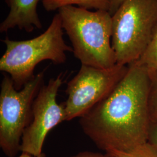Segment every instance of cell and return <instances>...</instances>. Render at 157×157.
<instances>
[{"instance_id": "obj_1", "label": "cell", "mask_w": 157, "mask_h": 157, "mask_svg": "<svg viewBox=\"0 0 157 157\" xmlns=\"http://www.w3.org/2000/svg\"><path fill=\"white\" fill-rule=\"evenodd\" d=\"M128 66L112 91L79 120L84 134L105 152H130L148 142L150 71L138 61Z\"/></svg>"}, {"instance_id": "obj_2", "label": "cell", "mask_w": 157, "mask_h": 157, "mask_svg": "<svg viewBox=\"0 0 157 157\" xmlns=\"http://www.w3.org/2000/svg\"><path fill=\"white\" fill-rule=\"evenodd\" d=\"M63 29L72 44L73 54L82 65L109 69L117 65L111 43L112 15L104 10L91 11L67 6L58 10Z\"/></svg>"}, {"instance_id": "obj_3", "label": "cell", "mask_w": 157, "mask_h": 157, "mask_svg": "<svg viewBox=\"0 0 157 157\" xmlns=\"http://www.w3.org/2000/svg\"><path fill=\"white\" fill-rule=\"evenodd\" d=\"M62 21L58 13L43 33L32 39L15 41L8 36L2 41L6 50L0 59V71L8 74L17 90L34 77L40 62L50 60L54 64L65 63L67 52H73L63 37Z\"/></svg>"}, {"instance_id": "obj_4", "label": "cell", "mask_w": 157, "mask_h": 157, "mask_svg": "<svg viewBox=\"0 0 157 157\" xmlns=\"http://www.w3.org/2000/svg\"><path fill=\"white\" fill-rule=\"evenodd\" d=\"M112 47L117 64L140 58L157 28V0H124L112 15Z\"/></svg>"}, {"instance_id": "obj_5", "label": "cell", "mask_w": 157, "mask_h": 157, "mask_svg": "<svg viewBox=\"0 0 157 157\" xmlns=\"http://www.w3.org/2000/svg\"><path fill=\"white\" fill-rule=\"evenodd\" d=\"M45 70L36 75L17 90L9 75H4L0 91V147L8 157L21 151L25 130L32 119L34 100L44 84Z\"/></svg>"}, {"instance_id": "obj_6", "label": "cell", "mask_w": 157, "mask_h": 157, "mask_svg": "<svg viewBox=\"0 0 157 157\" xmlns=\"http://www.w3.org/2000/svg\"><path fill=\"white\" fill-rule=\"evenodd\" d=\"M128 66L115 65L100 69L82 65L67 84L65 102L67 121L83 116L108 95L128 71Z\"/></svg>"}, {"instance_id": "obj_7", "label": "cell", "mask_w": 157, "mask_h": 157, "mask_svg": "<svg viewBox=\"0 0 157 157\" xmlns=\"http://www.w3.org/2000/svg\"><path fill=\"white\" fill-rule=\"evenodd\" d=\"M63 82V75L51 78L43 84L33 104L31 122L23 134L21 151L34 156L41 154L48 133L58 124L67 121L65 102L58 104L56 97Z\"/></svg>"}, {"instance_id": "obj_8", "label": "cell", "mask_w": 157, "mask_h": 157, "mask_svg": "<svg viewBox=\"0 0 157 157\" xmlns=\"http://www.w3.org/2000/svg\"><path fill=\"white\" fill-rule=\"evenodd\" d=\"M40 1L41 0H6L10 11L0 25V32L4 33L17 28L30 33L34 29L42 28L37 11Z\"/></svg>"}, {"instance_id": "obj_9", "label": "cell", "mask_w": 157, "mask_h": 157, "mask_svg": "<svg viewBox=\"0 0 157 157\" xmlns=\"http://www.w3.org/2000/svg\"><path fill=\"white\" fill-rule=\"evenodd\" d=\"M47 11H54L67 6H78L87 10L94 9L109 12L111 0H41Z\"/></svg>"}, {"instance_id": "obj_10", "label": "cell", "mask_w": 157, "mask_h": 157, "mask_svg": "<svg viewBox=\"0 0 157 157\" xmlns=\"http://www.w3.org/2000/svg\"><path fill=\"white\" fill-rule=\"evenodd\" d=\"M149 71L151 78L148 98L149 117L151 123L157 124V71L150 69Z\"/></svg>"}, {"instance_id": "obj_11", "label": "cell", "mask_w": 157, "mask_h": 157, "mask_svg": "<svg viewBox=\"0 0 157 157\" xmlns=\"http://www.w3.org/2000/svg\"><path fill=\"white\" fill-rule=\"evenodd\" d=\"M115 157H157V148L148 142L137 147L130 152H106Z\"/></svg>"}, {"instance_id": "obj_12", "label": "cell", "mask_w": 157, "mask_h": 157, "mask_svg": "<svg viewBox=\"0 0 157 157\" xmlns=\"http://www.w3.org/2000/svg\"><path fill=\"white\" fill-rule=\"evenodd\" d=\"M137 61L150 70L157 71V28L150 44Z\"/></svg>"}, {"instance_id": "obj_13", "label": "cell", "mask_w": 157, "mask_h": 157, "mask_svg": "<svg viewBox=\"0 0 157 157\" xmlns=\"http://www.w3.org/2000/svg\"><path fill=\"white\" fill-rule=\"evenodd\" d=\"M68 157H115L111 154L108 152L101 153L96 152L89 151H84L80 152L78 154Z\"/></svg>"}, {"instance_id": "obj_14", "label": "cell", "mask_w": 157, "mask_h": 157, "mask_svg": "<svg viewBox=\"0 0 157 157\" xmlns=\"http://www.w3.org/2000/svg\"><path fill=\"white\" fill-rule=\"evenodd\" d=\"M148 142L157 148V124L151 123L150 124Z\"/></svg>"}, {"instance_id": "obj_15", "label": "cell", "mask_w": 157, "mask_h": 157, "mask_svg": "<svg viewBox=\"0 0 157 157\" xmlns=\"http://www.w3.org/2000/svg\"><path fill=\"white\" fill-rule=\"evenodd\" d=\"M124 0H111V7L109 10V12L111 15L118 10V8L124 2Z\"/></svg>"}, {"instance_id": "obj_16", "label": "cell", "mask_w": 157, "mask_h": 157, "mask_svg": "<svg viewBox=\"0 0 157 157\" xmlns=\"http://www.w3.org/2000/svg\"><path fill=\"white\" fill-rule=\"evenodd\" d=\"M17 157H46V155H45L44 152H42L41 154H40L39 155L37 156H34L32 155H30L28 153H25V152H22L21 155H20L19 156Z\"/></svg>"}]
</instances>
